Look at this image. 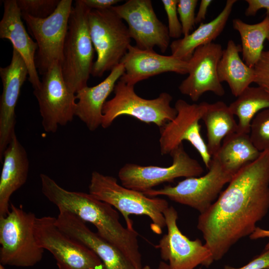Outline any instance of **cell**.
<instances>
[{"mask_svg": "<svg viewBox=\"0 0 269 269\" xmlns=\"http://www.w3.org/2000/svg\"><path fill=\"white\" fill-rule=\"evenodd\" d=\"M269 210V150L240 169L198 218L197 227L214 261L250 236Z\"/></svg>", "mask_w": 269, "mask_h": 269, "instance_id": "obj_1", "label": "cell"}, {"mask_svg": "<svg viewBox=\"0 0 269 269\" xmlns=\"http://www.w3.org/2000/svg\"><path fill=\"white\" fill-rule=\"evenodd\" d=\"M40 178L43 194L59 211L70 212L84 222L92 224L97 229V233L111 243L123 237L125 227L120 222L118 213L111 205L89 193L65 189L45 174H40Z\"/></svg>", "mask_w": 269, "mask_h": 269, "instance_id": "obj_2", "label": "cell"}, {"mask_svg": "<svg viewBox=\"0 0 269 269\" xmlns=\"http://www.w3.org/2000/svg\"><path fill=\"white\" fill-rule=\"evenodd\" d=\"M89 193L97 199L116 208L123 216L127 227L134 230L131 215H145L151 220V229L160 234L166 226L164 211L169 207L167 201L149 197L143 192L120 185L116 178L94 171L89 185Z\"/></svg>", "mask_w": 269, "mask_h": 269, "instance_id": "obj_3", "label": "cell"}, {"mask_svg": "<svg viewBox=\"0 0 269 269\" xmlns=\"http://www.w3.org/2000/svg\"><path fill=\"white\" fill-rule=\"evenodd\" d=\"M90 9L82 0H76L70 13L63 48L61 72L69 90L74 94L87 86L92 73L94 48L88 16Z\"/></svg>", "mask_w": 269, "mask_h": 269, "instance_id": "obj_4", "label": "cell"}, {"mask_svg": "<svg viewBox=\"0 0 269 269\" xmlns=\"http://www.w3.org/2000/svg\"><path fill=\"white\" fill-rule=\"evenodd\" d=\"M10 204L8 214L0 217V264L32 267L41 261L44 250L35 235L36 217L31 212Z\"/></svg>", "mask_w": 269, "mask_h": 269, "instance_id": "obj_5", "label": "cell"}, {"mask_svg": "<svg viewBox=\"0 0 269 269\" xmlns=\"http://www.w3.org/2000/svg\"><path fill=\"white\" fill-rule=\"evenodd\" d=\"M91 38L97 55L91 74L100 77L121 62L131 45L124 20L111 8L91 9L88 16Z\"/></svg>", "mask_w": 269, "mask_h": 269, "instance_id": "obj_6", "label": "cell"}, {"mask_svg": "<svg viewBox=\"0 0 269 269\" xmlns=\"http://www.w3.org/2000/svg\"><path fill=\"white\" fill-rule=\"evenodd\" d=\"M134 86L119 80L114 88L115 96L107 101L102 109L101 126L106 129L122 115H129L146 124H154L160 128L173 120L177 111L170 103L172 97L163 92L153 99H145L138 96Z\"/></svg>", "mask_w": 269, "mask_h": 269, "instance_id": "obj_7", "label": "cell"}, {"mask_svg": "<svg viewBox=\"0 0 269 269\" xmlns=\"http://www.w3.org/2000/svg\"><path fill=\"white\" fill-rule=\"evenodd\" d=\"M208 170L203 176L186 178L175 186L152 189L143 193L151 197L165 196L202 213L216 200L224 186L229 183L235 175L226 169L216 156H212Z\"/></svg>", "mask_w": 269, "mask_h": 269, "instance_id": "obj_8", "label": "cell"}, {"mask_svg": "<svg viewBox=\"0 0 269 269\" xmlns=\"http://www.w3.org/2000/svg\"><path fill=\"white\" fill-rule=\"evenodd\" d=\"M72 3V0H60L53 13L45 18L21 14L38 46L35 62L40 74L43 75L54 63H61Z\"/></svg>", "mask_w": 269, "mask_h": 269, "instance_id": "obj_9", "label": "cell"}, {"mask_svg": "<svg viewBox=\"0 0 269 269\" xmlns=\"http://www.w3.org/2000/svg\"><path fill=\"white\" fill-rule=\"evenodd\" d=\"M35 235L38 245L50 252L58 269H101L103 264L88 248L72 239L56 224V218H36Z\"/></svg>", "mask_w": 269, "mask_h": 269, "instance_id": "obj_10", "label": "cell"}, {"mask_svg": "<svg viewBox=\"0 0 269 269\" xmlns=\"http://www.w3.org/2000/svg\"><path fill=\"white\" fill-rule=\"evenodd\" d=\"M170 154L172 163L168 167L126 164L118 172L122 185L143 193L162 183L172 182L176 178L199 177L204 172L198 161L185 151L183 143Z\"/></svg>", "mask_w": 269, "mask_h": 269, "instance_id": "obj_11", "label": "cell"}, {"mask_svg": "<svg viewBox=\"0 0 269 269\" xmlns=\"http://www.w3.org/2000/svg\"><path fill=\"white\" fill-rule=\"evenodd\" d=\"M47 133H55L59 126H66L75 116L76 94L68 89L61 72V64L55 63L43 75L39 88L34 89Z\"/></svg>", "mask_w": 269, "mask_h": 269, "instance_id": "obj_12", "label": "cell"}, {"mask_svg": "<svg viewBox=\"0 0 269 269\" xmlns=\"http://www.w3.org/2000/svg\"><path fill=\"white\" fill-rule=\"evenodd\" d=\"M174 108L176 117L160 128L159 144L162 155L170 154L173 150L187 140L200 154L206 168L209 169L212 156L200 133L199 121L206 110V102L200 104L188 103L179 99Z\"/></svg>", "mask_w": 269, "mask_h": 269, "instance_id": "obj_13", "label": "cell"}, {"mask_svg": "<svg viewBox=\"0 0 269 269\" xmlns=\"http://www.w3.org/2000/svg\"><path fill=\"white\" fill-rule=\"evenodd\" d=\"M167 233L155 248L161 259L168 262L170 269H195L198 266L209 267L214 261L209 249L199 239L191 240L183 234L177 225L178 213L172 206L163 212Z\"/></svg>", "mask_w": 269, "mask_h": 269, "instance_id": "obj_14", "label": "cell"}, {"mask_svg": "<svg viewBox=\"0 0 269 269\" xmlns=\"http://www.w3.org/2000/svg\"><path fill=\"white\" fill-rule=\"evenodd\" d=\"M111 8L128 24L135 46L143 50L158 47L164 53L170 46L168 27L157 18L150 0H128Z\"/></svg>", "mask_w": 269, "mask_h": 269, "instance_id": "obj_15", "label": "cell"}, {"mask_svg": "<svg viewBox=\"0 0 269 269\" xmlns=\"http://www.w3.org/2000/svg\"><path fill=\"white\" fill-rule=\"evenodd\" d=\"M222 52L221 45L214 42L197 48L188 61V75L180 84V92L194 102L197 101L206 92L223 96L225 90L217 73Z\"/></svg>", "mask_w": 269, "mask_h": 269, "instance_id": "obj_16", "label": "cell"}, {"mask_svg": "<svg viewBox=\"0 0 269 269\" xmlns=\"http://www.w3.org/2000/svg\"><path fill=\"white\" fill-rule=\"evenodd\" d=\"M28 75L27 67L19 53L13 48L10 64L0 68L2 92L0 99V160L15 134V107L22 86Z\"/></svg>", "mask_w": 269, "mask_h": 269, "instance_id": "obj_17", "label": "cell"}, {"mask_svg": "<svg viewBox=\"0 0 269 269\" xmlns=\"http://www.w3.org/2000/svg\"><path fill=\"white\" fill-rule=\"evenodd\" d=\"M56 224L69 237L92 250L101 261L104 269H136L119 249L92 232L75 214L59 211Z\"/></svg>", "mask_w": 269, "mask_h": 269, "instance_id": "obj_18", "label": "cell"}, {"mask_svg": "<svg viewBox=\"0 0 269 269\" xmlns=\"http://www.w3.org/2000/svg\"><path fill=\"white\" fill-rule=\"evenodd\" d=\"M125 72L120 80L129 85L165 72L188 74V61L172 55L159 54L154 50H143L131 45L121 62Z\"/></svg>", "mask_w": 269, "mask_h": 269, "instance_id": "obj_19", "label": "cell"}, {"mask_svg": "<svg viewBox=\"0 0 269 269\" xmlns=\"http://www.w3.org/2000/svg\"><path fill=\"white\" fill-rule=\"evenodd\" d=\"M2 2L4 11L0 21V38L9 40L13 48L21 55L28 69V80L36 89L41 84L35 62L37 44L25 30L16 0H4Z\"/></svg>", "mask_w": 269, "mask_h": 269, "instance_id": "obj_20", "label": "cell"}, {"mask_svg": "<svg viewBox=\"0 0 269 269\" xmlns=\"http://www.w3.org/2000/svg\"><path fill=\"white\" fill-rule=\"evenodd\" d=\"M0 178V217L9 212L11 195L23 185L27 179L29 161L26 151L16 134L6 147L2 157Z\"/></svg>", "mask_w": 269, "mask_h": 269, "instance_id": "obj_21", "label": "cell"}, {"mask_svg": "<svg viewBox=\"0 0 269 269\" xmlns=\"http://www.w3.org/2000/svg\"><path fill=\"white\" fill-rule=\"evenodd\" d=\"M124 72V66L120 63L99 84L93 87L86 86L76 94L78 101L76 102L75 116L90 131H94L101 126L104 105Z\"/></svg>", "mask_w": 269, "mask_h": 269, "instance_id": "obj_22", "label": "cell"}, {"mask_svg": "<svg viewBox=\"0 0 269 269\" xmlns=\"http://www.w3.org/2000/svg\"><path fill=\"white\" fill-rule=\"evenodd\" d=\"M236 0H227L224 8L213 20L201 23L189 34L173 41L170 44L171 55L188 61L195 49L216 39L223 31Z\"/></svg>", "mask_w": 269, "mask_h": 269, "instance_id": "obj_23", "label": "cell"}, {"mask_svg": "<svg viewBox=\"0 0 269 269\" xmlns=\"http://www.w3.org/2000/svg\"><path fill=\"white\" fill-rule=\"evenodd\" d=\"M241 46L229 40L217 66L221 83H228L232 94L237 97L255 80L254 68L248 66L240 57Z\"/></svg>", "mask_w": 269, "mask_h": 269, "instance_id": "obj_24", "label": "cell"}, {"mask_svg": "<svg viewBox=\"0 0 269 269\" xmlns=\"http://www.w3.org/2000/svg\"><path fill=\"white\" fill-rule=\"evenodd\" d=\"M206 110L202 119L206 128L207 147L210 155H215L221 142L227 135L236 133L238 123L229 106L223 101L209 104L206 102Z\"/></svg>", "mask_w": 269, "mask_h": 269, "instance_id": "obj_25", "label": "cell"}, {"mask_svg": "<svg viewBox=\"0 0 269 269\" xmlns=\"http://www.w3.org/2000/svg\"><path fill=\"white\" fill-rule=\"evenodd\" d=\"M252 142L249 134L235 133L226 136L216 156L224 166L235 174L255 160L261 154Z\"/></svg>", "mask_w": 269, "mask_h": 269, "instance_id": "obj_26", "label": "cell"}, {"mask_svg": "<svg viewBox=\"0 0 269 269\" xmlns=\"http://www.w3.org/2000/svg\"><path fill=\"white\" fill-rule=\"evenodd\" d=\"M238 118L237 133L249 134L251 122L260 111L269 108V92L261 86H249L229 106Z\"/></svg>", "mask_w": 269, "mask_h": 269, "instance_id": "obj_27", "label": "cell"}, {"mask_svg": "<svg viewBox=\"0 0 269 269\" xmlns=\"http://www.w3.org/2000/svg\"><path fill=\"white\" fill-rule=\"evenodd\" d=\"M232 22L234 29L241 36L243 60L248 66L254 68L264 51V43L269 32V14L256 24L247 23L238 18Z\"/></svg>", "mask_w": 269, "mask_h": 269, "instance_id": "obj_28", "label": "cell"}, {"mask_svg": "<svg viewBox=\"0 0 269 269\" xmlns=\"http://www.w3.org/2000/svg\"><path fill=\"white\" fill-rule=\"evenodd\" d=\"M249 135L259 151L269 150V108L260 111L254 118Z\"/></svg>", "mask_w": 269, "mask_h": 269, "instance_id": "obj_29", "label": "cell"}, {"mask_svg": "<svg viewBox=\"0 0 269 269\" xmlns=\"http://www.w3.org/2000/svg\"><path fill=\"white\" fill-rule=\"evenodd\" d=\"M60 0H16L21 14L45 18L53 13Z\"/></svg>", "mask_w": 269, "mask_h": 269, "instance_id": "obj_30", "label": "cell"}, {"mask_svg": "<svg viewBox=\"0 0 269 269\" xmlns=\"http://www.w3.org/2000/svg\"><path fill=\"white\" fill-rule=\"evenodd\" d=\"M197 0H178L177 13L179 15L183 36L189 34L195 24V8Z\"/></svg>", "mask_w": 269, "mask_h": 269, "instance_id": "obj_31", "label": "cell"}, {"mask_svg": "<svg viewBox=\"0 0 269 269\" xmlns=\"http://www.w3.org/2000/svg\"><path fill=\"white\" fill-rule=\"evenodd\" d=\"M168 19V29L170 38L179 39L182 34V26L177 16L178 0H162Z\"/></svg>", "mask_w": 269, "mask_h": 269, "instance_id": "obj_32", "label": "cell"}, {"mask_svg": "<svg viewBox=\"0 0 269 269\" xmlns=\"http://www.w3.org/2000/svg\"><path fill=\"white\" fill-rule=\"evenodd\" d=\"M254 83L258 86L269 89V50L264 51L260 59L254 67Z\"/></svg>", "mask_w": 269, "mask_h": 269, "instance_id": "obj_33", "label": "cell"}, {"mask_svg": "<svg viewBox=\"0 0 269 269\" xmlns=\"http://www.w3.org/2000/svg\"><path fill=\"white\" fill-rule=\"evenodd\" d=\"M269 269V248L248 264L239 268L226 266L224 269Z\"/></svg>", "mask_w": 269, "mask_h": 269, "instance_id": "obj_34", "label": "cell"}, {"mask_svg": "<svg viewBox=\"0 0 269 269\" xmlns=\"http://www.w3.org/2000/svg\"><path fill=\"white\" fill-rule=\"evenodd\" d=\"M246 1L248 3L245 12L246 16L255 15L262 8L266 10L267 15L269 14V0H246Z\"/></svg>", "mask_w": 269, "mask_h": 269, "instance_id": "obj_35", "label": "cell"}, {"mask_svg": "<svg viewBox=\"0 0 269 269\" xmlns=\"http://www.w3.org/2000/svg\"><path fill=\"white\" fill-rule=\"evenodd\" d=\"M84 4L91 9H106L111 8L119 0H82Z\"/></svg>", "mask_w": 269, "mask_h": 269, "instance_id": "obj_36", "label": "cell"}, {"mask_svg": "<svg viewBox=\"0 0 269 269\" xmlns=\"http://www.w3.org/2000/svg\"><path fill=\"white\" fill-rule=\"evenodd\" d=\"M212 1L211 0H201L198 11L195 16V24L201 23L205 19L208 8Z\"/></svg>", "mask_w": 269, "mask_h": 269, "instance_id": "obj_37", "label": "cell"}, {"mask_svg": "<svg viewBox=\"0 0 269 269\" xmlns=\"http://www.w3.org/2000/svg\"><path fill=\"white\" fill-rule=\"evenodd\" d=\"M252 240H257L262 238H268L269 242L266 245L265 250L269 248V230H265L260 227H257L255 231L249 236Z\"/></svg>", "mask_w": 269, "mask_h": 269, "instance_id": "obj_38", "label": "cell"}, {"mask_svg": "<svg viewBox=\"0 0 269 269\" xmlns=\"http://www.w3.org/2000/svg\"><path fill=\"white\" fill-rule=\"evenodd\" d=\"M156 269H170L168 265L164 262H160L158 268ZM197 269H202L201 268H199Z\"/></svg>", "mask_w": 269, "mask_h": 269, "instance_id": "obj_39", "label": "cell"}, {"mask_svg": "<svg viewBox=\"0 0 269 269\" xmlns=\"http://www.w3.org/2000/svg\"><path fill=\"white\" fill-rule=\"evenodd\" d=\"M141 269H152L149 266H145L144 267H142Z\"/></svg>", "mask_w": 269, "mask_h": 269, "instance_id": "obj_40", "label": "cell"}, {"mask_svg": "<svg viewBox=\"0 0 269 269\" xmlns=\"http://www.w3.org/2000/svg\"><path fill=\"white\" fill-rule=\"evenodd\" d=\"M0 269H5L3 265L0 264Z\"/></svg>", "mask_w": 269, "mask_h": 269, "instance_id": "obj_41", "label": "cell"}, {"mask_svg": "<svg viewBox=\"0 0 269 269\" xmlns=\"http://www.w3.org/2000/svg\"><path fill=\"white\" fill-rule=\"evenodd\" d=\"M267 39H268L269 42V32L267 35Z\"/></svg>", "mask_w": 269, "mask_h": 269, "instance_id": "obj_42", "label": "cell"}, {"mask_svg": "<svg viewBox=\"0 0 269 269\" xmlns=\"http://www.w3.org/2000/svg\"><path fill=\"white\" fill-rule=\"evenodd\" d=\"M268 92H269V88H265Z\"/></svg>", "mask_w": 269, "mask_h": 269, "instance_id": "obj_43", "label": "cell"}, {"mask_svg": "<svg viewBox=\"0 0 269 269\" xmlns=\"http://www.w3.org/2000/svg\"><path fill=\"white\" fill-rule=\"evenodd\" d=\"M104 269L103 268V269Z\"/></svg>", "mask_w": 269, "mask_h": 269, "instance_id": "obj_44", "label": "cell"}, {"mask_svg": "<svg viewBox=\"0 0 269 269\" xmlns=\"http://www.w3.org/2000/svg\"></svg>", "mask_w": 269, "mask_h": 269, "instance_id": "obj_45", "label": "cell"}]
</instances>
